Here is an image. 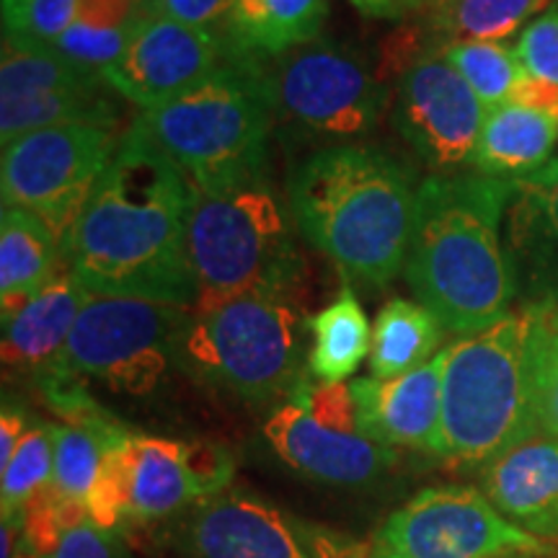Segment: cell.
Masks as SVG:
<instances>
[{
  "instance_id": "cell-1",
  "label": "cell",
  "mask_w": 558,
  "mask_h": 558,
  "mask_svg": "<svg viewBox=\"0 0 558 558\" xmlns=\"http://www.w3.org/2000/svg\"><path fill=\"white\" fill-rule=\"evenodd\" d=\"M192 194L135 117L70 230L62 259L90 295L194 308L197 284L186 251Z\"/></svg>"
},
{
  "instance_id": "cell-2",
  "label": "cell",
  "mask_w": 558,
  "mask_h": 558,
  "mask_svg": "<svg viewBox=\"0 0 558 558\" xmlns=\"http://www.w3.org/2000/svg\"><path fill=\"white\" fill-rule=\"evenodd\" d=\"M514 181L486 173L432 177L416 190L407 256L409 288L445 331L471 337L497 324L518 298L501 243V218Z\"/></svg>"
},
{
  "instance_id": "cell-3",
  "label": "cell",
  "mask_w": 558,
  "mask_h": 558,
  "mask_svg": "<svg viewBox=\"0 0 558 558\" xmlns=\"http://www.w3.org/2000/svg\"><path fill=\"white\" fill-rule=\"evenodd\" d=\"M416 190L393 156L369 145H329L292 171L290 213L347 279L383 288L407 267Z\"/></svg>"
},
{
  "instance_id": "cell-4",
  "label": "cell",
  "mask_w": 558,
  "mask_h": 558,
  "mask_svg": "<svg viewBox=\"0 0 558 558\" xmlns=\"http://www.w3.org/2000/svg\"><path fill=\"white\" fill-rule=\"evenodd\" d=\"M538 316L541 308L522 305L445 349L437 458L484 469L538 435L533 390Z\"/></svg>"
},
{
  "instance_id": "cell-5",
  "label": "cell",
  "mask_w": 558,
  "mask_h": 558,
  "mask_svg": "<svg viewBox=\"0 0 558 558\" xmlns=\"http://www.w3.org/2000/svg\"><path fill=\"white\" fill-rule=\"evenodd\" d=\"M277 114L269 73L235 54L197 86L143 111L137 122L184 173L192 190L215 192L264 177V150Z\"/></svg>"
},
{
  "instance_id": "cell-6",
  "label": "cell",
  "mask_w": 558,
  "mask_h": 558,
  "mask_svg": "<svg viewBox=\"0 0 558 558\" xmlns=\"http://www.w3.org/2000/svg\"><path fill=\"white\" fill-rule=\"evenodd\" d=\"M303 316L288 290H248L194 305L179 367L243 401L267 403L303 383Z\"/></svg>"
},
{
  "instance_id": "cell-7",
  "label": "cell",
  "mask_w": 558,
  "mask_h": 558,
  "mask_svg": "<svg viewBox=\"0 0 558 558\" xmlns=\"http://www.w3.org/2000/svg\"><path fill=\"white\" fill-rule=\"evenodd\" d=\"M186 251L197 303H218L248 290H290L300 259L288 209L267 179L192 194Z\"/></svg>"
},
{
  "instance_id": "cell-8",
  "label": "cell",
  "mask_w": 558,
  "mask_h": 558,
  "mask_svg": "<svg viewBox=\"0 0 558 558\" xmlns=\"http://www.w3.org/2000/svg\"><path fill=\"white\" fill-rule=\"evenodd\" d=\"M190 316L192 308L184 305L90 295L47 373L96 380L111 393L148 396L179 367V341Z\"/></svg>"
},
{
  "instance_id": "cell-9",
  "label": "cell",
  "mask_w": 558,
  "mask_h": 558,
  "mask_svg": "<svg viewBox=\"0 0 558 558\" xmlns=\"http://www.w3.org/2000/svg\"><path fill=\"white\" fill-rule=\"evenodd\" d=\"M554 543L512 525L481 488L429 486L390 512L367 558H509L554 556Z\"/></svg>"
},
{
  "instance_id": "cell-10",
  "label": "cell",
  "mask_w": 558,
  "mask_h": 558,
  "mask_svg": "<svg viewBox=\"0 0 558 558\" xmlns=\"http://www.w3.org/2000/svg\"><path fill=\"white\" fill-rule=\"evenodd\" d=\"M120 143L114 128L88 122L54 124L13 140L0 160L3 207L29 209L65 246Z\"/></svg>"
},
{
  "instance_id": "cell-11",
  "label": "cell",
  "mask_w": 558,
  "mask_h": 558,
  "mask_svg": "<svg viewBox=\"0 0 558 558\" xmlns=\"http://www.w3.org/2000/svg\"><path fill=\"white\" fill-rule=\"evenodd\" d=\"M275 109L320 137H360L380 122L388 90L362 54L333 41H311L269 73Z\"/></svg>"
},
{
  "instance_id": "cell-12",
  "label": "cell",
  "mask_w": 558,
  "mask_h": 558,
  "mask_svg": "<svg viewBox=\"0 0 558 558\" xmlns=\"http://www.w3.org/2000/svg\"><path fill=\"white\" fill-rule=\"evenodd\" d=\"M177 550L179 558H367V546L337 530L241 492L194 505L177 533Z\"/></svg>"
},
{
  "instance_id": "cell-13",
  "label": "cell",
  "mask_w": 558,
  "mask_h": 558,
  "mask_svg": "<svg viewBox=\"0 0 558 558\" xmlns=\"http://www.w3.org/2000/svg\"><path fill=\"white\" fill-rule=\"evenodd\" d=\"M393 122L424 163L452 171L473 163L486 107L442 52L424 54L403 70Z\"/></svg>"
},
{
  "instance_id": "cell-14",
  "label": "cell",
  "mask_w": 558,
  "mask_h": 558,
  "mask_svg": "<svg viewBox=\"0 0 558 558\" xmlns=\"http://www.w3.org/2000/svg\"><path fill=\"white\" fill-rule=\"evenodd\" d=\"M233 478V458L213 442L132 435L124 442V527L190 512L222 494Z\"/></svg>"
},
{
  "instance_id": "cell-15",
  "label": "cell",
  "mask_w": 558,
  "mask_h": 558,
  "mask_svg": "<svg viewBox=\"0 0 558 558\" xmlns=\"http://www.w3.org/2000/svg\"><path fill=\"white\" fill-rule=\"evenodd\" d=\"M233 58L222 34L150 16L104 78L122 99L148 111L197 86Z\"/></svg>"
},
{
  "instance_id": "cell-16",
  "label": "cell",
  "mask_w": 558,
  "mask_h": 558,
  "mask_svg": "<svg viewBox=\"0 0 558 558\" xmlns=\"http://www.w3.org/2000/svg\"><path fill=\"white\" fill-rule=\"evenodd\" d=\"M264 435L290 469L320 484L367 486L396 463V450L362 432L324 424L292 399L271 411Z\"/></svg>"
},
{
  "instance_id": "cell-17",
  "label": "cell",
  "mask_w": 558,
  "mask_h": 558,
  "mask_svg": "<svg viewBox=\"0 0 558 558\" xmlns=\"http://www.w3.org/2000/svg\"><path fill=\"white\" fill-rule=\"evenodd\" d=\"M445 349L427 365L399 378L352 383L360 432L386 448H411L435 456L442 414Z\"/></svg>"
},
{
  "instance_id": "cell-18",
  "label": "cell",
  "mask_w": 558,
  "mask_h": 558,
  "mask_svg": "<svg viewBox=\"0 0 558 558\" xmlns=\"http://www.w3.org/2000/svg\"><path fill=\"white\" fill-rule=\"evenodd\" d=\"M507 254L518 292L535 308H558V160L514 181Z\"/></svg>"
},
{
  "instance_id": "cell-19",
  "label": "cell",
  "mask_w": 558,
  "mask_h": 558,
  "mask_svg": "<svg viewBox=\"0 0 558 558\" xmlns=\"http://www.w3.org/2000/svg\"><path fill=\"white\" fill-rule=\"evenodd\" d=\"M481 492L505 518L543 541H558V437H527L481 469Z\"/></svg>"
},
{
  "instance_id": "cell-20",
  "label": "cell",
  "mask_w": 558,
  "mask_h": 558,
  "mask_svg": "<svg viewBox=\"0 0 558 558\" xmlns=\"http://www.w3.org/2000/svg\"><path fill=\"white\" fill-rule=\"evenodd\" d=\"M88 300L90 292L62 259V267L52 282L39 295H34L16 316L3 320L5 369L34 375V378L45 375L60 360Z\"/></svg>"
},
{
  "instance_id": "cell-21",
  "label": "cell",
  "mask_w": 558,
  "mask_h": 558,
  "mask_svg": "<svg viewBox=\"0 0 558 558\" xmlns=\"http://www.w3.org/2000/svg\"><path fill=\"white\" fill-rule=\"evenodd\" d=\"M62 267V243L45 220L24 207L0 215V300L3 320L24 308Z\"/></svg>"
},
{
  "instance_id": "cell-22",
  "label": "cell",
  "mask_w": 558,
  "mask_h": 558,
  "mask_svg": "<svg viewBox=\"0 0 558 558\" xmlns=\"http://www.w3.org/2000/svg\"><path fill=\"white\" fill-rule=\"evenodd\" d=\"M326 0H233L222 37L246 58H282L324 29Z\"/></svg>"
},
{
  "instance_id": "cell-23",
  "label": "cell",
  "mask_w": 558,
  "mask_h": 558,
  "mask_svg": "<svg viewBox=\"0 0 558 558\" xmlns=\"http://www.w3.org/2000/svg\"><path fill=\"white\" fill-rule=\"evenodd\" d=\"M558 143V122L541 111L505 104L486 111L473 166L494 179H527L550 163Z\"/></svg>"
},
{
  "instance_id": "cell-24",
  "label": "cell",
  "mask_w": 558,
  "mask_h": 558,
  "mask_svg": "<svg viewBox=\"0 0 558 558\" xmlns=\"http://www.w3.org/2000/svg\"><path fill=\"white\" fill-rule=\"evenodd\" d=\"M442 324L422 303L407 298L388 300L373 326L369 378L390 380L437 357L442 344Z\"/></svg>"
},
{
  "instance_id": "cell-25",
  "label": "cell",
  "mask_w": 558,
  "mask_h": 558,
  "mask_svg": "<svg viewBox=\"0 0 558 558\" xmlns=\"http://www.w3.org/2000/svg\"><path fill=\"white\" fill-rule=\"evenodd\" d=\"M308 369L320 383H344L369 357L373 331L354 290L344 284L329 308L308 320Z\"/></svg>"
},
{
  "instance_id": "cell-26",
  "label": "cell",
  "mask_w": 558,
  "mask_h": 558,
  "mask_svg": "<svg viewBox=\"0 0 558 558\" xmlns=\"http://www.w3.org/2000/svg\"><path fill=\"white\" fill-rule=\"evenodd\" d=\"M99 83H107L101 73L75 65L52 47H24L3 41L0 104L34 101L41 96L99 86Z\"/></svg>"
},
{
  "instance_id": "cell-27",
  "label": "cell",
  "mask_w": 558,
  "mask_h": 558,
  "mask_svg": "<svg viewBox=\"0 0 558 558\" xmlns=\"http://www.w3.org/2000/svg\"><path fill=\"white\" fill-rule=\"evenodd\" d=\"M128 432L114 416L96 424H54V492L88 505V494L99 478L109 445Z\"/></svg>"
},
{
  "instance_id": "cell-28",
  "label": "cell",
  "mask_w": 558,
  "mask_h": 558,
  "mask_svg": "<svg viewBox=\"0 0 558 558\" xmlns=\"http://www.w3.org/2000/svg\"><path fill=\"white\" fill-rule=\"evenodd\" d=\"M556 0H452L432 13L437 34L452 41H505L525 32Z\"/></svg>"
},
{
  "instance_id": "cell-29",
  "label": "cell",
  "mask_w": 558,
  "mask_h": 558,
  "mask_svg": "<svg viewBox=\"0 0 558 558\" xmlns=\"http://www.w3.org/2000/svg\"><path fill=\"white\" fill-rule=\"evenodd\" d=\"M442 54L463 75L486 111L512 101L514 88L527 75L518 52L501 41H452L442 47Z\"/></svg>"
},
{
  "instance_id": "cell-30",
  "label": "cell",
  "mask_w": 558,
  "mask_h": 558,
  "mask_svg": "<svg viewBox=\"0 0 558 558\" xmlns=\"http://www.w3.org/2000/svg\"><path fill=\"white\" fill-rule=\"evenodd\" d=\"M54 473V424H39L26 432L16 456L0 469V507L5 518L24 512L34 497L52 486Z\"/></svg>"
},
{
  "instance_id": "cell-31",
  "label": "cell",
  "mask_w": 558,
  "mask_h": 558,
  "mask_svg": "<svg viewBox=\"0 0 558 558\" xmlns=\"http://www.w3.org/2000/svg\"><path fill=\"white\" fill-rule=\"evenodd\" d=\"M78 16V0H21L3 9V41L52 47Z\"/></svg>"
},
{
  "instance_id": "cell-32",
  "label": "cell",
  "mask_w": 558,
  "mask_h": 558,
  "mask_svg": "<svg viewBox=\"0 0 558 558\" xmlns=\"http://www.w3.org/2000/svg\"><path fill=\"white\" fill-rule=\"evenodd\" d=\"M135 32L96 29V26L73 21L70 29L54 41L52 50L60 52L62 58H68L70 62H75V65L104 75L122 60V54L128 50L132 37H135Z\"/></svg>"
},
{
  "instance_id": "cell-33",
  "label": "cell",
  "mask_w": 558,
  "mask_h": 558,
  "mask_svg": "<svg viewBox=\"0 0 558 558\" xmlns=\"http://www.w3.org/2000/svg\"><path fill=\"white\" fill-rule=\"evenodd\" d=\"M533 390L541 432L558 437V339L548 329L546 308H541L533 341Z\"/></svg>"
},
{
  "instance_id": "cell-34",
  "label": "cell",
  "mask_w": 558,
  "mask_h": 558,
  "mask_svg": "<svg viewBox=\"0 0 558 558\" xmlns=\"http://www.w3.org/2000/svg\"><path fill=\"white\" fill-rule=\"evenodd\" d=\"M16 558H130V550L120 533L96 525L94 520L86 518L62 530L58 541L45 554Z\"/></svg>"
},
{
  "instance_id": "cell-35",
  "label": "cell",
  "mask_w": 558,
  "mask_h": 558,
  "mask_svg": "<svg viewBox=\"0 0 558 558\" xmlns=\"http://www.w3.org/2000/svg\"><path fill=\"white\" fill-rule=\"evenodd\" d=\"M518 58L527 75L558 86V11L543 13L520 34Z\"/></svg>"
},
{
  "instance_id": "cell-36",
  "label": "cell",
  "mask_w": 558,
  "mask_h": 558,
  "mask_svg": "<svg viewBox=\"0 0 558 558\" xmlns=\"http://www.w3.org/2000/svg\"><path fill=\"white\" fill-rule=\"evenodd\" d=\"M230 5L233 0H148L153 16H163L215 34L226 29Z\"/></svg>"
},
{
  "instance_id": "cell-37",
  "label": "cell",
  "mask_w": 558,
  "mask_h": 558,
  "mask_svg": "<svg viewBox=\"0 0 558 558\" xmlns=\"http://www.w3.org/2000/svg\"><path fill=\"white\" fill-rule=\"evenodd\" d=\"M153 13L148 0H78V24L96 29H128L135 32Z\"/></svg>"
},
{
  "instance_id": "cell-38",
  "label": "cell",
  "mask_w": 558,
  "mask_h": 558,
  "mask_svg": "<svg viewBox=\"0 0 558 558\" xmlns=\"http://www.w3.org/2000/svg\"><path fill=\"white\" fill-rule=\"evenodd\" d=\"M509 104H520V107L535 109L558 122V86H550V83L533 78V75H525V78L520 81V86L514 88L512 101Z\"/></svg>"
},
{
  "instance_id": "cell-39",
  "label": "cell",
  "mask_w": 558,
  "mask_h": 558,
  "mask_svg": "<svg viewBox=\"0 0 558 558\" xmlns=\"http://www.w3.org/2000/svg\"><path fill=\"white\" fill-rule=\"evenodd\" d=\"M29 429L32 427H26V416L19 409L5 403L3 414H0V469H5L11 463V458L16 456L19 445L24 442Z\"/></svg>"
},
{
  "instance_id": "cell-40",
  "label": "cell",
  "mask_w": 558,
  "mask_h": 558,
  "mask_svg": "<svg viewBox=\"0 0 558 558\" xmlns=\"http://www.w3.org/2000/svg\"><path fill=\"white\" fill-rule=\"evenodd\" d=\"M349 3L357 5L362 13L375 19H396L403 13L399 0H349Z\"/></svg>"
},
{
  "instance_id": "cell-41",
  "label": "cell",
  "mask_w": 558,
  "mask_h": 558,
  "mask_svg": "<svg viewBox=\"0 0 558 558\" xmlns=\"http://www.w3.org/2000/svg\"><path fill=\"white\" fill-rule=\"evenodd\" d=\"M401 3V11L409 13V11H418V13H437L442 11L445 5H450L452 0H399Z\"/></svg>"
},
{
  "instance_id": "cell-42",
  "label": "cell",
  "mask_w": 558,
  "mask_h": 558,
  "mask_svg": "<svg viewBox=\"0 0 558 558\" xmlns=\"http://www.w3.org/2000/svg\"><path fill=\"white\" fill-rule=\"evenodd\" d=\"M546 320H548V329L554 331V337L558 339V308H546Z\"/></svg>"
},
{
  "instance_id": "cell-43",
  "label": "cell",
  "mask_w": 558,
  "mask_h": 558,
  "mask_svg": "<svg viewBox=\"0 0 558 558\" xmlns=\"http://www.w3.org/2000/svg\"><path fill=\"white\" fill-rule=\"evenodd\" d=\"M16 3H21V0H3V9H11V5H16Z\"/></svg>"
},
{
  "instance_id": "cell-44",
  "label": "cell",
  "mask_w": 558,
  "mask_h": 558,
  "mask_svg": "<svg viewBox=\"0 0 558 558\" xmlns=\"http://www.w3.org/2000/svg\"><path fill=\"white\" fill-rule=\"evenodd\" d=\"M509 558H533V556H509Z\"/></svg>"
}]
</instances>
